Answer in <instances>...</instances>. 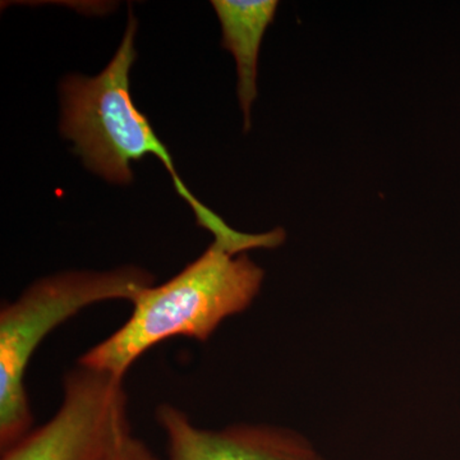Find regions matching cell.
<instances>
[{
    "mask_svg": "<svg viewBox=\"0 0 460 460\" xmlns=\"http://www.w3.org/2000/svg\"><path fill=\"white\" fill-rule=\"evenodd\" d=\"M223 32V48L234 56L238 98L244 114V131L251 128V109L257 96V60L266 29L274 21L277 0H213Z\"/></svg>",
    "mask_w": 460,
    "mask_h": 460,
    "instance_id": "obj_6",
    "label": "cell"
},
{
    "mask_svg": "<svg viewBox=\"0 0 460 460\" xmlns=\"http://www.w3.org/2000/svg\"><path fill=\"white\" fill-rule=\"evenodd\" d=\"M263 279L265 271L247 253L230 252L214 241L172 279L141 290L128 320L77 363L124 378L133 363L166 339L208 341L224 321L253 304Z\"/></svg>",
    "mask_w": 460,
    "mask_h": 460,
    "instance_id": "obj_2",
    "label": "cell"
},
{
    "mask_svg": "<svg viewBox=\"0 0 460 460\" xmlns=\"http://www.w3.org/2000/svg\"><path fill=\"white\" fill-rule=\"evenodd\" d=\"M137 266L109 271H65L27 287L0 310V447L7 449L32 429L26 371L48 335L84 308L102 302H133L153 286Z\"/></svg>",
    "mask_w": 460,
    "mask_h": 460,
    "instance_id": "obj_3",
    "label": "cell"
},
{
    "mask_svg": "<svg viewBox=\"0 0 460 460\" xmlns=\"http://www.w3.org/2000/svg\"><path fill=\"white\" fill-rule=\"evenodd\" d=\"M111 460H159L153 450L140 438L131 435L120 445Z\"/></svg>",
    "mask_w": 460,
    "mask_h": 460,
    "instance_id": "obj_7",
    "label": "cell"
},
{
    "mask_svg": "<svg viewBox=\"0 0 460 460\" xmlns=\"http://www.w3.org/2000/svg\"><path fill=\"white\" fill-rule=\"evenodd\" d=\"M137 20L129 11L123 40L107 68L95 77L72 75L63 80L60 132L74 142L75 153L86 168L111 183H131L132 162L146 155L157 157L172 175L178 195L192 208L199 226L230 252L238 255L255 248L279 247V230L248 234L230 228L181 180L168 148L159 140L147 118L135 107L129 93V72L137 58Z\"/></svg>",
    "mask_w": 460,
    "mask_h": 460,
    "instance_id": "obj_1",
    "label": "cell"
},
{
    "mask_svg": "<svg viewBox=\"0 0 460 460\" xmlns=\"http://www.w3.org/2000/svg\"><path fill=\"white\" fill-rule=\"evenodd\" d=\"M155 417L168 460H326L305 436L283 426L238 423L208 429L172 404L157 405Z\"/></svg>",
    "mask_w": 460,
    "mask_h": 460,
    "instance_id": "obj_5",
    "label": "cell"
},
{
    "mask_svg": "<svg viewBox=\"0 0 460 460\" xmlns=\"http://www.w3.org/2000/svg\"><path fill=\"white\" fill-rule=\"evenodd\" d=\"M62 402L39 428L2 450L0 460H111L128 436L123 378L78 365L63 377Z\"/></svg>",
    "mask_w": 460,
    "mask_h": 460,
    "instance_id": "obj_4",
    "label": "cell"
}]
</instances>
